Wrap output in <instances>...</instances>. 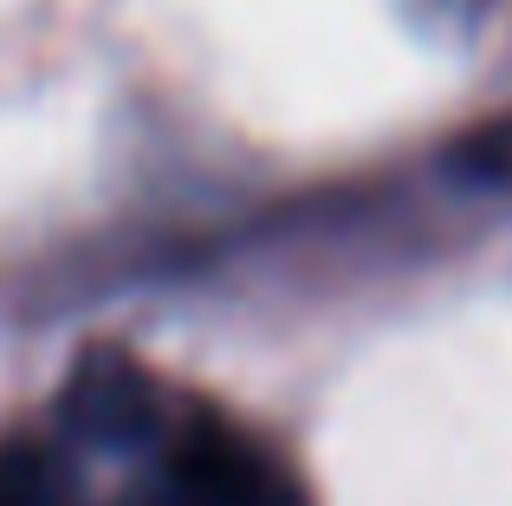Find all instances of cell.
<instances>
[{"instance_id": "cell-1", "label": "cell", "mask_w": 512, "mask_h": 506, "mask_svg": "<svg viewBox=\"0 0 512 506\" xmlns=\"http://www.w3.org/2000/svg\"><path fill=\"white\" fill-rule=\"evenodd\" d=\"M150 383L137 377V364L117 351H98L78 364V383H72V416L98 435H130L150 422Z\"/></svg>"}, {"instance_id": "cell-2", "label": "cell", "mask_w": 512, "mask_h": 506, "mask_svg": "<svg viewBox=\"0 0 512 506\" xmlns=\"http://www.w3.org/2000/svg\"><path fill=\"white\" fill-rule=\"evenodd\" d=\"M0 506H59V481L39 448H0Z\"/></svg>"}]
</instances>
